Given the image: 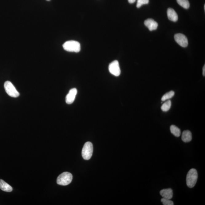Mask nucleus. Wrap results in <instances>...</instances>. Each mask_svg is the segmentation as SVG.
Masks as SVG:
<instances>
[{
	"mask_svg": "<svg viewBox=\"0 0 205 205\" xmlns=\"http://www.w3.org/2000/svg\"><path fill=\"white\" fill-rule=\"evenodd\" d=\"M110 73L116 77H118L120 75L121 71L118 61H114L111 63L109 66Z\"/></svg>",
	"mask_w": 205,
	"mask_h": 205,
	"instance_id": "423d86ee",
	"label": "nucleus"
},
{
	"mask_svg": "<svg viewBox=\"0 0 205 205\" xmlns=\"http://www.w3.org/2000/svg\"><path fill=\"white\" fill-rule=\"evenodd\" d=\"M198 174L196 169H191L187 173L186 183L187 186L190 188L194 187L197 181Z\"/></svg>",
	"mask_w": 205,
	"mask_h": 205,
	"instance_id": "f257e3e1",
	"label": "nucleus"
},
{
	"mask_svg": "<svg viewBox=\"0 0 205 205\" xmlns=\"http://www.w3.org/2000/svg\"><path fill=\"white\" fill-rule=\"evenodd\" d=\"M177 2L180 6L185 9L190 7V3L188 0H177Z\"/></svg>",
	"mask_w": 205,
	"mask_h": 205,
	"instance_id": "f3484780",
	"label": "nucleus"
},
{
	"mask_svg": "<svg viewBox=\"0 0 205 205\" xmlns=\"http://www.w3.org/2000/svg\"><path fill=\"white\" fill-rule=\"evenodd\" d=\"M176 42L182 47H186L188 45V40L185 35L182 34H177L174 35Z\"/></svg>",
	"mask_w": 205,
	"mask_h": 205,
	"instance_id": "0eeeda50",
	"label": "nucleus"
},
{
	"mask_svg": "<svg viewBox=\"0 0 205 205\" xmlns=\"http://www.w3.org/2000/svg\"><path fill=\"white\" fill-rule=\"evenodd\" d=\"M171 106V102L170 100H168L161 106V109L164 112H167L170 109Z\"/></svg>",
	"mask_w": 205,
	"mask_h": 205,
	"instance_id": "2eb2a0df",
	"label": "nucleus"
},
{
	"mask_svg": "<svg viewBox=\"0 0 205 205\" xmlns=\"http://www.w3.org/2000/svg\"><path fill=\"white\" fill-rule=\"evenodd\" d=\"M77 93V90L76 88H73L70 90L66 97L65 101L68 104H71L75 101Z\"/></svg>",
	"mask_w": 205,
	"mask_h": 205,
	"instance_id": "6e6552de",
	"label": "nucleus"
},
{
	"mask_svg": "<svg viewBox=\"0 0 205 205\" xmlns=\"http://www.w3.org/2000/svg\"><path fill=\"white\" fill-rule=\"evenodd\" d=\"M160 194L164 199H171L173 197V190L170 188L164 189L161 190Z\"/></svg>",
	"mask_w": 205,
	"mask_h": 205,
	"instance_id": "9d476101",
	"label": "nucleus"
},
{
	"mask_svg": "<svg viewBox=\"0 0 205 205\" xmlns=\"http://www.w3.org/2000/svg\"><path fill=\"white\" fill-rule=\"evenodd\" d=\"M168 18L171 21L176 22L178 20V17L177 13L172 8H169L167 10Z\"/></svg>",
	"mask_w": 205,
	"mask_h": 205,
	"instance_id": "9b49d317",
	"label": "nucleus"
},
{
	"mask_svg": "<svg viewBox=\"0 0 205 205\" xmlns=\"http://www.w3.org/2000/svg\"><path fill=\"white\" fill-rule=\"evenodd\" d=\"M4 87L6 93L10 96L14 98H17L19 96V92L10 81H6L4 83Z\"/></svg>",
	"mask_w": 205,
	"mask_h": 205,
	"instance_id": "39448f33",
	"label": "nucleus"
},
{
	"mask_svg": "<svg viewBox=\"0 0 205 205\" xmlns=\"http://www.w3.org/2000/svg\"><path fill=\"white\" fill-rule=\"evenodd\" d=\"M149 3V0H137L136 7L139 8L144 4H147Z\"/></svg>",
	"mask_w": 205,
	"mask_h": 205,
	"instance_id": "a211bd4d",
	"label": "nucleus"
},
{
	"mask_svg": "<svg viewBox=\"0 0 205 205\" xmlns=\"http://www.w3.org/2000/svg\"><path fill=\"white\" fill-rule=\"evenodd\" d=\"M161 201L164 205H174L173 201H171L170 199H164L163 198L161 199Z\"/></svg>",
	"mask_w": 205,
	"mask_h": 205,
	"instance_id": "6ab92c4d",
	"label": "nucleus"
},
{
	"mask_svg": "<svg viewBox=\"0 0 205 205\" xmlns=\"http://www.w3.org/2000/svg\"><path fill=\"white\" fill-rule=\"evenodd\" d=\"M144 25L150 31L156 30L158 26L157 22L152 19H148L145 21Z\"/></svg>",
	"mask_w": 205,
	"mask_h": 205,
	"instance_id": "1a4fd4ad",
	"label": "nucleus"
},
{
	"mask_svg": "<svg viewBox=\"0 0 205 205\" xmlns=\"http://www.w3.org/2000/svg\"><path fill=\"white\" fill-rule=\"evenodd\" d=\"M204 10H205V5H204Z\"/></svg>",
	"mask_w": 205,
	"mask_h": 205,
	"instance_id": "4be33fe9",
	"label": "nucleus"
},
{
	"mask_svg": "<svg viewBox=\"0 0 205 205\" xmlns=\"http://www.w3.org/2000/svg\"><path fill=\"white\" fill-rule=\"evenodd\" d=\"M136 0H128V2L130 4H133V3L135 2Z\"/></svg>",
	"mask_w": 205,
	"mask_h": 205,
	"instance_id": "aec40b11",
	"label": "nucleus"
},
{
	"mask_svg": "<svg viewBox=\"0 0 205 205\" xmlns=\"http://www.w3.org/2000/svg\"><path fill=\"white\" fill-rule=\"evenodd\" d=\"M170 129L171 133L175 136L178 137L180 136L181 135L180 129L176 126L174 125H171Z\"/></svg>",
	"mask_w": 205,
	"mask_h": 205,
	"instance_id": "4468645a",
	"label": "nucleus"
},
{
	"mask_svg": "<svg viewBox=\"0 0 205 205\" xmlns=\"http://www.w3.org/2000/svg\"><path fill=\"white\" fill-rule=\"evenodd\" d=\"M192 139V134L189 130L184 131L182 134V139L185 143H188L191 141Z\"/></svg>",
	"mask_w": 205,
	"mask_h": 205,
	"instance_id": "f8f14e48",
	"label": "nucleus"
},
{
	"mask_svg": "<svg viewBox=\"0 0 205 205\" xmlns=\"http://www.w3.org/2000/svg\"><path fill=\"white\" fill-rule=\"evenodd\" d=\"M65 51L72 52L78 53L81 50V45L77 41L70 40L65 42L63 45Z\"/></svg>",
	"mask_w": 205,
	"mask_h": 205,
	"instance_id": "f03ea898",
	"label": "nucleus"
},
{
	"mask_svg": "<svg viewBox=\"0 0 205 205\" xmlns=\"http://www.w3.org/2000/svg\"><path fill=\"white\" fill-rule=\"evenodd\" d=\"M73 179L72 174L70 172H64L60 174L57 177V182L58 184L67 185L72 182Z\"/></svg>",
	"mask_w": 205,
	"mask_h": 205,
	"instance_id": "7ed1b4c3",
	"label": "nucleus"
},
{
	"mask_svg": "<svg viewBox=\"0 0 205 205\" xmlns=\"http://www.w3.org/2000/svg\"><path fill=\"white\" fill-rule=\"evenodd\" d=\"M174 94H175V93H174L173 91H170L168 92V93H165V94L163 96L162 98H161V101H168V100H169L172 97H173L174 96Z\"/></svg>",
	"mask_w": 205,
	"mask_h": 205,
	"instance_id": "dca6fc26",
	"label": "nucleus"
},
{
	"mask_svg": "<svg viewBox=\"0 0 205 205\" xmlns=\"http://www.w3.org/2000/svg\"><path fill=\"white\" fill-rule=\"evenodd\" d=\"M0 188L3 191L8 192H10L13 190L12 187L10 185L2 179H0Z\"/></svg>",
	"mask_w": 205,
	"mask_h": 205,
	"instance_id": "ddd939ff",
	"label": "nucleus"
},
{
	"mask_svg": "<svg viewBox=\"0 0 205 205\" xmlns=\"http://www.w3.org/2000/svg\"><path fill=\"white\" fill-rule=\"evenodd\" d=\"M203 76L205 77V65H204V67H203Z\"/></svg>",
	"mask_w": 205,
	"mask_h": 205,
	"instance_id": "412c9836",
	"label": "nucleus"
},
{
	"mask_svg": "<svg viewBox=\"0 0 205 205\" xmlns=\"http://www.w3.org/2000/svg\"><path fill=\"white\" fill-rule=\"evenodd\" d=\"M93 152V145L90 142H86L84 145L82 155L85 160H89L91 158Z\"/></svg>",
	"mask_w": 205,
	"mask_h": 205,
	"instance_id": "20e7f679",
	"label": "nucleus"
},
{
	"mask_svg": "<svg viewBox=\"0 0 205 205\" xmlns=\"http://www.w3.org/2000/svg\"><path fill=\"white\" fill-rule=\"evenodd\" d=\"M47 1H50V0H47Z\"/></svg>",
	"mask_w": 205,
	"mask_h": 205,
	"instance_id": "5701e85b",
	"label": "nucleus"
}]
</instances>
